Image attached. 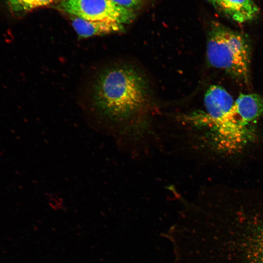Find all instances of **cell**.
<instances>
[{
  "mask_svg": "<svg viewBox=\"0 0 263 263\" xmlns=\"http://www.w3.org/2000/svg\"><path fill=\"white\" fill-rule=\"evenodd\" d=\"M92 101L100 117L109 123L125 121L145 105L146 81L136 70L113 66L101 70L93 85Z\"/></svg>",
  "mask_w": 263,
  "mask_h": 263,
  "instance_id": "6da1fadb",
  "label": "cell"
},
{
  "mask_svg": "<svg viewBox=\"0 0 263 263\" xmlns=\"http://www.w3.org/2000/svg\"><path fill=\"white\" fill-rule=\"evenodd\" d=\"M206 55L212 67L224 71L234 79L248 82L250 47L243 35L220 24L212 26L207 40Z\"/></svg>",
  "mask_w": 263,
  "mask_h": 263,
  "instance_id": "7a4b0ae2",
  "label": "cell"
},
{
  "mask_svg": "<svg viewBox=\"0 0 263 263\" xmlns=\"http://www.w3.org/2000/svg\"><path fill=\"white\" fill-rule=\"evenodd\" d=\"M206 112L203 118L215 130L219 144L227 151L243 147L252 137L251 130L243 126L234 109L231 95L223 87L212 85L204 99Z\"/></svg>",
  "mask_w": 263,
  "mask_h": 263,
  "instance_id": "3957f363",
  "label": "cell"
},
{
  "mask_svg": "<svg viewBox=\"0 0 263 263\" xmlns=\"http://www.w3.org/2000/svg\"><path fill=\"white\" fill-rule=\"evenodd\" d=\"M58 7L72 16L94 21H113L122 25L134 17L132 9L111 0H60Z\"/></svg>",
  "mask_w": 263,
  "mask_h": 263,
  "instance_id": "277c9868",
  "label": "cell"
},
{
  "mask_svg": "<svg viewBox=\"0 0 263 263\" xmlns=\"http://www.w3.org/2000/svg\"><path fill=\"white\" fill-rule=\"evenodd\" d=\"M234 109L241 124H250L263 114V97L257 94H241L234 101Z\"/></svg>",
  "mask_w": 263,
  "mask_h": 263,
  "instance_id": "5b68a950",
  "label": "cell"
},
{
  "mask_svg": "<svg viewBox=\"0 0 263 263\" xmlns=\"http://www.w3.org/2000/svg\"><path fill=\"white\" fill-rule=\"evenodd\" d=\"M72 25L80 38H88L117 32L123 25L113 21H94L71 16Z\"/></svg>",
  "mask_w": 263,
  "mask_h": 263,
  "instance_id": "8992f818",
  "label": "cell"
},
{
  "mask_svg": "<svg viewBox=\"0 0 263 263\" xmlns=\"http://www.w3.org/2000/svg\"><path fill=\"white\" fill-rule=\"evenodd\" d=\"M223 11L233 20L244 23L254 19L259 8L253 0H216Z\"/></svg>",
  "mask_w": 263,
  "mask_h": 263,
  "instance_id": "52a82bcc",
  "label": "cell"
},
{
  "mask_svg": "<svg viewBox=\"0 0 263 263\" xmlns=\"http://www.w3.org/2000/svg\"><path fill=\"white\" fill-rule=\"evenodd\" d=\"M57 0H7L11 9L15 12H26L47 5Z\"/></svg>",
  "mask_w": 263,
  "mask_h": 263,
  "instance_id": "ba28073f",
  "label": "cell"
},
{
  "mask_svg": "<svg viewBox=\"0 0 263 263\" xmlns=\"http://www.w3.org/2000/svg\"><path fill=\"white\" fill-rule=\"evenodd\" d=\"M252 247L254 263H263V225L255 234Z\"/></svg>",
  "mask_w": 263,
  "mask_h": 263,
  "instance_id": "9c48e42d",
  "label": "cell"
},
{
  "mask_svg": "<svg viewBox=\"0 0 263 263\" xmlns=\"http://www.w3.org/2000/svg\"><path fill=\"white\" fill-rule=\"evenodd\" d=\"M121 6L132 9L137 6L141 0H111Z\"/></svg>",
  "mask_w": 263,
  "mask_h": 263,
  "instance_id": "30bf717a",
  "label": "cell"
},
{
  "mask_svg": "<svg viewBox=\"0 0 263 263\" xmlns=\"http://www.w3.org/2000/svg\"><path fill=\"white\" fill-rule=\"evenodd\" d=\"M212 0V1H213L214 2H215V1H216V0Z\"/></svg>",
  "mask_w": 263,
  "mask_h": 263,
  "instance_id": "8fae6325",
  "label": "cell"
}]
</instances>
